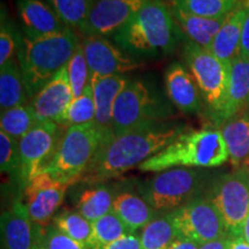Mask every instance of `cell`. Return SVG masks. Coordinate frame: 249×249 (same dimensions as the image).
I'll use <instances>...</instances> for the list:
<instances>
[{"label":"cell","instance_id":"1","mask_svg":"<svg viewBox=\"0 0 249 249\" xmlns=\"http://www.w3.org/2000/svg\"><path fill=\"white\" fill-rule=\"evenodd\" d=\"M183 130L182 126L163 121L112 133L102 142L80 181L97 185L117 178L166 148Z\"/></svg>","mask_w":249,"mask_h":249},{"label":"cell","instance_id":"2","mask_svg":"<svg viewBox=\"0 0 249 249\" xmlns=\"http://www.w3.org/2000/svg\"><path fill=\"white\" fill-rule=\"evenodd\" d=\"M80 43L71 28L48 36H24L18 40L17 55L29 99L67 66Z\"/></svg>","mask_w":249,"mask_h":249},{"label":"cell","instance_id":"3","mask_svg":"<svg viewBox=\"0 0 249 249\" xmlns=\"http://www.w3.org/2000/svg\"><path fill=\"white\" fill-rule=\"evenodd\" d=\"M229 160L219 129H185L163 150L139 165L142 172H161L173 167H218Z\"/></svg>","mask_w":249,"mask_h":249},{"label":"cell","instance_id":"4","mask_svg":"<svg viewBox=\"0 0 249 249\" xmlns=\"http://www.w3.org/2000/svg\"><path fill=\"white\" fill-rule=\"evenodd\" d=\"M178 28L164 0H150L114 35L124 51L139 54L169 53L177 43Z\"/></svg>","mask_w":249,"mask_h":249},{"label":"cell","instance_id":"5","mask_svg":"<svg viewBox=\"0 0 249 249\" xmlns=\"http://www.w3.org/2000/svg\"><path fill=\"white\" fill-rule=\"evenodd\" d=\"M107 136L95 123L67 127L53 157L43 171L68 185L79 182Z\"/></svg>","mask_w":249,"mask_h":249},{"label":"cell","instance_id":"6","mask_svg":"<svg viewBox=\"0 0 249 249\" xmlns=\"http://www.w3.org/2000/svg\"><path fill=\"white\" fill-rule=\"evenodd\" d=\"M183 59L207 107L209 118L217 126L229 96L231 64L222 61L209 50L191 42L185 45Z\"/></svg>","mask_w":249,"mask_h":249},{"label":"cell","instance_id":"7","mask_svg":"<svg viewBox=\"0 0 249 249\" xmlns=\"http://www.w3.org/2000/svg\"><path fill=\"white\" fill-rule=\"evenodd\" d=\"M207 176L192 167H173L155 174L141 187L145 202L157 211L171 213L201 197Z\"/></svg>","mask_w":249,"mask_h":249},{"label":"cell","instance_id":"8","mask_svg":"<svg viewBox=\"0 0 249 249\" xmlns=\"http://www.w3.org/2000/svg\"><path fill=\"white\" fill-rule=\"evenodd\" d=\"M208 200L214 205L231 238H242L249 214V170H235L216 180Z\"/></svg>","mask_w":249,"mask_h":249},{"label":"cell","instance_id":"9","mask_svg":"<svg viewBox=\"0 0 249 249\" xmlns=\"http://www.w3.org/2000/svg\"><path fill=\"white\" fill-rule=\"evenodd\" d=\"M163 107L158 98L142 81H129L113 107L112 132L120 134L127 130L155 123H163Z\"/></svg>","mask_w":249,"mask_h":249},{"label":"cell","instance_id":"10","mask_svg":"<svg viewBox=\"0 0 249 249\" xmlns=\"http://www.w3.org/2000/svg\"><path fill=\"white\" fill-rule=\"evenodd\" d=\"M167 214L180 239L191 240L201 246L230 236L219 213L208 198L197 197Z\"/></svg>","mask_w":249,"mask_h":249},{"label":"cell","instance_id":"11","mask_svg":"<svg viewBox=\"0 0 249 249\" xmlns=\"http://www.w3.org/2000/svg\"><path fill=\"white\" fill-rule=\"evenodd\" d=\"M64 126L50 120L38 124L18 141L20 167L18 177L23 187L51 161L64 134Z\"/></svg>","mask_w":249,"mask_h":249},{"label":"cell","instance_id":"12","mask_svg":"<svg viewBox=\"0 0 249 249\" xmlns=\"http://www.w3.org/2000/svg\"><path fill=\"white\" fill-rule=\"evenodd\" d=\"M70 186L42 171L23 187L22 203L26 205L33 224L49 226L50 220L64 202Z\"/></svg>","mask_w":249,"mask_h":249},{"label":"cell","instance_id":"13","mask_svg":"<svg viewBox=\"0 0 249 249\" xmlns=\"http://www.w3.org/2000/svg\"><path fill=\"white\" fill-rule=\"evenodd\" d=\"M150 0H95L83 26L86 36L107 37L117 34Z\"/></svg>","mask_w":249,"mask_h":249},{"label":"cell","instance_id":"14","mask_svg":"<svg viewBox=\"0 0 249 249\" xmlns=\"http://www.w3.org/2000/svg\"><path fill=\"white\" fill-rule=\"evenodd\" d=\"M81 43L91 77L124 75V73L143 67L142 62L134 60L107 37L86 36Z\"/></svg>","mask_w":249,"mask_h":249},{"label":"cell","instance_id":"15","mask_svg":"<svg viewBox=\"0 0 249 249\" xmlns=\"http://www.w3.org/2000/svg\"><path fill=\"white\" fill-rule=\"evenodd\" d=\"M74 99L66 67H64L30 99L40 120H50L60 124L61 118Z\"/></svg>","mask_w":249,"mask_h":249},{"label":"cell","instance_id":"16","mask_svg":"<svg viewBox=\"0 0 249 249\" xmlns=\"http://www.w3.org/2000/svg\"><path fill=\"white\" fill-rule=\"evenodd\" d=\"M165 88L170 101L183 113H197L202 107V97L194 79L183 65L176 62L165 73Z\"/></svg>","mask_w":249,"mask_h":249},{"label":"cell","instance_id":"17","mask_svg":"<svg viewBox=\"0 0 249 249\" xmlns=\"http://www.w3.org/2000/svg\"><path fill=\"white\" fill-rule=\"evenodd\" d=\"M128 82L129 80L124 75L91 77L96 107L95 124L107 135L113 133L112 117H113L114 103Z\"/></svg>","mask_w":249,"mask_h":249},{"label":"cell","instance_id":"18","mask_svg":"<svg viewBox=\"0 0 249 249\" xmlns=\"http://www.w3.org/2000/svg\"><path fill=\"white\" fill-rule=\"evenodd\" d=\"M18 7L26 36H48L68 28L62 23L52 7L42 0H18Z\"/></svg>","mask_w":249,"mask_h":249},{"label":"cell","instance_id":"19","mask_svg":"<svg viewBox=\"0 0 249 249\" xmlns=\"http://www.w3.org/2000/svg\"><path fill=\"white\" fill-rule=\"evenodd\" d=\"M1 249H31L34 224L26 205L15 202L1 214Z\"/></svg>","mask_w":249,"mask_h":249},{"label":"cell","instance_id":"20","mask_svg":"<svg viewBox=\"0 0 249 249\" xmlns=\"http://www.w3.org/2000/svg\"><path fill=\"white\" fill-rule=\"evenodd\" d=\"M229 151V160L235 170H249V113H238L220 126Z\"/></svg>","mask_w":249,"mask_h":249},{"label":"cell","instance_id":"21","mask_svg":"<svg viewBox=\"0 0 249 249\" xmlns=\"http://www.w3.org/2000/svg\"><path fill=\"white\" fill-rule=\"evenodd\" d=\"M249 7H239L227 15L225 22L214 36L209 46V51L214 57L227 64H231L239 57L242 27Z\"/></svg>","mask_w":249,"mask_h":249},{"label":"cell","instance_id":"22","mask_svg":"<svg viewBox=\"0 0 249 249\" xmlns=\"http://www.w3.org/2000/svg\"><path fill=\"white\" fill-rule=\"evenodd\" d=\"M171 13L179 33L187 37L191 43H194L203 49H209L214 36L217 35L227 18V15L218 18L195 17L172 6H171Z\"/></svg>","mask_w":249,"mask_h":249},{"label":"cell","instance_id":"23","mask_svg":"<svg viewBox=\"0 0 249 249\" xmlns=\"http://www.w3.org/2000/svg\"><path fill=\"white\" fill-rule=\"evenodd\" d=\"M111 211L123 222L129 233L144 227L158 213L144 198L129 192L119 193L114 196Z\"/></svg>","mask_w":249,"mask_h":249},{"label":"cell","instance_id":"24","mask_svg":"<svg viewBox=\"0 0 249 249\" xmlns=\"http://www.w3.org/2000/svg\"><path fill=\"white\" fill-rule=\"evenodd\" d=\"M249 101V60L236 57L231 62V79H230L229 96L226 107L218 121V127L240 113Z\"/></svg>","mask_w":249,"mask_h":249},{"label":"cell","instance_id":"25","mask_svg":"<svg viewBox=\"0 0 249 249\" xmlns=\"http://www.w3.org/2000/svg\"><path fill=\"white\" fill-rule=\"evenodd\" d=\"M26 86L18 59H11L0 66V107L1 111L29 103Z\"/></svg>","mask_w":249,"mask_h":249},{"label":"cell","instance_id":"26","mask_svg":"<svg viewBox=\"0 0 249 249\" xmlns=\"http://www.w3.org/2000/svg\"><path fill=\"white\" fill-rule=\"evenodd\" d=\"M114 196L110 187L96 185L87 188L76 200V209L90 223L110 213Z\"/></svg>","mask_w":249,"mask_h":249},{"label":"cell","instance_id":"27","mask_svg":"<svg viewBox=\"0 0 249 249\" xmlns=\"http://www.w3.org/2000/svg\"><path fill=\"white\" fill-rule=\"evenodd\" d=\"M40 121L31 103L1 111L0 130L20 141Z\"/></svg>","mask_w":249,"mask_h":249},{"label":"cell","instance_id":"28","mask_svg":"<svg viewBox=\"0 0 249 249\" xmlns=\"http://www.w3.org/2000/svg\"><path fill=\"white\" fill-rule=\"evenodd\" d=\"M178 239L176 229L169 214L156 217L143 227L141 234L142 249H166Z\"/></svg>","mask_w":249,"mask_h":249},{"label":"cell","instance_id":"29","mask_svg":"<svg viewBox=\"0 0 249 249\" xmlns=\"http://www.w3.org/2000/svg\"><path fill=\"white\" fill-rule=\"evenodd\" d=\"M172 7L205 18H218L229 15L238 7V0H171Z\"/></svg>","mask_w":249,"mask_h":249},{"label":"cell","instance_id":"30","mask_svg":"<svg viewBox=\"0 0 249 249\" xmlns=\"http://www.w3.org/2000/svg\"><path fill=\"white\" fill-rule=\"evenodd\" d=\"M91 226L92 230L88 241V249H102L129 233L123 222L112 211L91 223Z\"/></svg>","mask_w":249,"mask_h":249},{"label":"cell","instance_id":"31","mask_svg":"<svg viewBox=\"0 0 249 249\" xmlns=\"http://www.w3.org/2000/svg\"><path fill=\"white\" fill-rule=\"evenodd\" d=\"M51 7L71 29H82L95 0H48Z\"/></svg>","mask_w":249,"mask_h":249},{"label":"cell","instance_id":"32","mask_svg":"<svg viewBox=\"0 0 249 249\" xmlns=\"http://www.w3.org/2000/svg\"><path fill=\"white\" fill-rule=\"evenodd\" d=\"M96 107L93 99V90L91 82L87 86L79 97L74 98L73 102L61 118L60 126L71 127L77 124H86L95 123Z\"/></svg>","mask_w":249,"mask_h":249},{"label":"cell","instance_id":"33","mask_svg":"<svg viewBox=\"0 0 249 249\" xmlns=\"http://www.w3.org/2000/svg\"><path fill=\"white\" fill-rule=\"evenodd\" d=\"M53 223L59 231L88 247L92 226L91 223L87 220L80 213L65 211L53 218Z\"/></svg>","mask_w":249,"mask_h":249},{"label":"cell","instance_id":"34","mask_svg":"<svg viewBox=\"0 0 249 249\" xmlns=\"http://www.w3.org/2000/svg\"><path fill=\"white\" fill-rule=\"evenodd\" d=\"M66 70L74 98L79 97L83 90L87 88V86L91 82V74H90L88 62H87L85 51H83L82 43H80L74 54L71 55Z\"/></svg>","mask_w":249,"mask_h":249},{"label":"cell","instance_id":"35","mask_svg":"<svg viewBox=\"0 0 249 249\" xmlns=\"http://www.w3.org/2000/svg\"><path fill=\"white\" fill-rule=\"evenodd\" d=\"M20 167L18 141L0 130V169L2 173L18 174Z\"/></svg>","mask_w":249,"mask_h":249},{"label":"cell","instance_id":"36","mask_svg":"<svg viewBox=\"0 0 249 249\" xmlns=\"http://www.w3.org/2000/svg\"><path fill=\"white\" fill-rule=\"evenodd\" d=\"M44 242L46 249H87L86 245L81 244L70 238L55 227H44Z\"/></svg>","mask_w":249,"mask_h":249},{"label":"cell","instance_id":"37","mask_svg":"<svg viewBox=\"0 0 249 249\" xmlns=\"http://www.w3.org/2000/svg\"><path fill=\"white\" fill-rule=\"evenodd\" d=\"M18 48V42L15 39L14 31L9 28L8 24L2 23L0 30V66L14 58Z\"/></svg>","mask_w":249,"mask_h":249},{"label":"cell","instance_id":"38","mask_svg":"<svg viewBox=\"0 0 249 249\" xmlns=\"http://www.w3.org/2000/svg\"><path fill=\"white\" fill-rule=\"evenodd\" d=\"M102 249H142L141 238L133 233H128Z\"/></svg>","mask_w":249,"mask_h":249},{"label":"cell","instance_id":"39","mask_svg":"<svg viewBox=\"0 0 249 249\" xmlns=\"http://www.w3.org/2000/svg\"><path fill=\"white\" fill-rule=\"evenodd\" d=\"M239 57L248 59L249 60V9L247 17L242 27L241 40H240V49H239Z\"/></svg>","mask_w":249,"mask_h":249},{"label":"cell","instance_id":"40","mask_svg":"<svg viewBox=\"0 0 249 249\" xmlns=\"http://www.w3.org/2000/svg\"><path fill=\"white\" fill-rule=\"evenodd\" d=\"M31 249H46L44 242V227L34 224L33 232V247Z\"/></svg>","mask_w":249,"mask_h":249},{"label":"cell","instance_id":"41","mask_svg":"<svg viewBox=\"0 0 249 249\" xmlns=\"http://www.w3.org/2000/svg\"><path fill=\"white\" fill-rule=\"evenodd\" d=\"M231 236H225V238L217 239V240H213L207 242L200 246V249H230L232 241Z\"/></svg>","mask_w":249,"mask_h":249},{"label":"cell","instance_id":"42","mask_svg":"<svg viewBox=\"0 0 249 249\" xmlns=\"http://www.w3.org/2000/svg\"><path fill=\"white\" fill-rule=\"evenodd\" d=\"M166 249H200V245L186 239H176Z\"/></svg>","mask_w":249,"mask_h":249},{"label":"cell","instance_id":"43","mask_svg":"<svg viewBox=\"0 0 249 249\" xmlns=\"http://www.w3.org/2000/svg\"><path fill=\"white\" fill-rule=\"evenodd\" d=\"M230 249H249V244L244 238L232 239Z\"/></svg>","mask_w":249,"mask_h":249},{"label":"cell","instance_id":"44","mask_svg":"<svg viewBox=\"0 0 249 249\" xmlns=\"http://www.w3.org/2000/svg\"><path fill=\"white\" fill-rule=\"evenodd\" d=\"M242 238H244L245 240L249 244V214H248L247 219H246V222H245L244 229H242Z\"/></svg>","mask_w":249,"mask_h":249}]
</instances>
